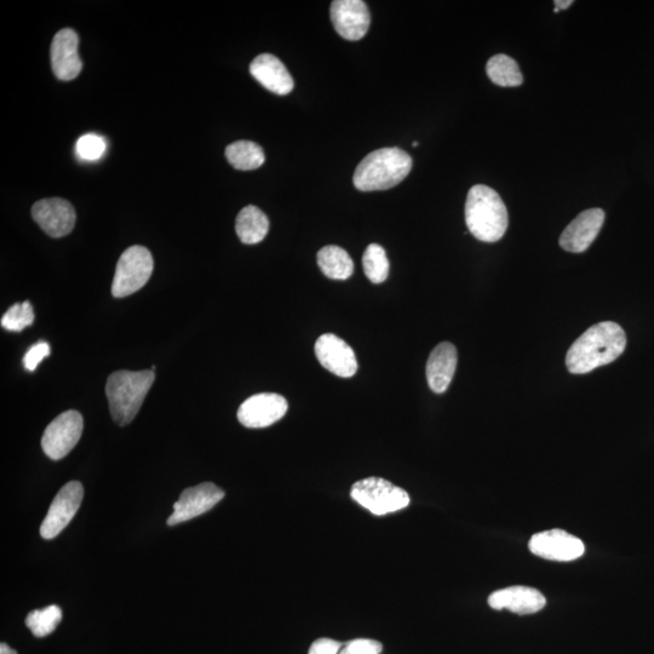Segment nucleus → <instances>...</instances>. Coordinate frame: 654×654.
Here are the masks:
<instances>
[{"label":"nucleus","mask_w":654,"mask_h":654,"mask_svg":"<svg viewBox=\"0 0 654 654\" xmlns=\"http://www.w3.org/2000/svg\"><path fill=\"white\" fill-rule=\"evenodd\" d=\"M627 347V335L612 321L596 324L572 344L566 355L567 370L584 375L617 360Z\"/></svg>","instance_id":"obj_1"},{"label":"nucleus","mask_w":654,"mask_h":654,"mask_svg":"<svg viewBox=\"0 0 654 654\" xmlns=\"http://www.w3.org/2000/svg\"><path fill=\"white\" fill-rule=\"evenodd\" d=\"M412 158L403 149L381 148L361 160L353 183L361 192L387 191L403 182L412 169Z\"/></svg>","instance_id":"obj_2"},{"label":"nucleus","mask_w":654,"mask_h":654,"mask_svg":"<svg viewBox=\"0 0 654 654\" xmlns=\"http://www.w3.org/2000/svg\"><path fill=\"white\" fill-rule=\"evenodd\" d=\"M466 223L474 238L484 243H496L507 232L509 217L506 204L490 187L470 188L466 202Z\"/></svg>","instance_id":"obj_3"},{"label":"nucleus","mask_w":654,"mask_h":654,"mask_svg":"<svg viewBox=\"0 0 654 654\" xmlns=\"http://www.w3.org/2000/svg\"><path fill=\"white\" fill-rule=\"evenodd\" d=\"M154 380L152 370H122L108 377L106 395L114 422L124 427L135 420Z\"/></svg>","instance_id":"obj_4"},{"label":"nucleus","mask_w":654,"mask_h":654,"mask_svg":"<svg viewBox=\"0 0 654 654\" xmlns=\"http://www.w3.org/2000/svg\"><path fill=\"white\" fill-rule=\"evenodd\" d=\"M351 497L359 506L381 516L409 507L407 492L381 478H367L352 486Z\"/></svg>","instance_id":"obj_5"},{"label":"nucleus","mask_w":654,"mask_h":654,"mask_svg":"<svg viewBox=\"0 0 654 654\" xmlns=\"http://www.w3.org/2000/svg\"><path fill=\"white\" fill-rule=\"evenodd\" d=\"M153 268L151 251L145 246L135 245L126 249L117 263L112 295L116 298H123L135 294L148 283Z\"/></svg>","instance_id":"obj_6"},{"label":"nucleus","mask_w":654,"mask_h":654,"mask_svg":"<svg viewBox=\"0 0 654 654\" xmlns=\"http://www.w3.org/2000/svg\"><path fill=\"white\" fill-rule=\"evenodd\" d=\"M83 429V416L78 411L62 412L43 434L42 449L45 455L53 461L62 460L76 447Z\"/></svg>","instance_id":"obj_7"},{"label":"nucleus","mask_w":654,"mask_h":654,"mask_svg":"<svg viewBox=\"0 0 654 654\" xmlns=\"http://www.w3.org/2000/svg\"><path fill=\"white\" fill-rule=\"evenodd\" d=\"M84 497L83 485L79 481H71L57 493L49 512L40 526V536L53 539L60 535L77 514Z\"/></svg>","instance_id":"obj_8"},{"label":"nucleus","mask_w":654,"mask_h":654,"mask_svg":"<svg viewBox=\"0 0 654 654\" xmlns=\"http://www.w3.org/2000/svg\"><path fill=\"white\" fill-rule=\"evenodd\" d=\"M289 410L288 400L275 393H261L246 399L238 410V420L246 428H267Z\"/></svg>","instance_id":"obj_9"},{"label":"nucleus","mask_w":654,"mask_h":654,"mask_svg":"<svg viewBox=\"0 0 654 654\" xmlns=\"http://www.w3.org/2000/svg\"><path fill=\"white\" fill-rule=\"evenodd\" d=\"M225 498V491L212 483L188 487L174 504V513L168 519L169 526H175L197 516L208 513Z\"/></svg>","instance_id":"obj_10"},{"label":"nucleus","mask_w":654,"mask_h":654,"mask_svg":"<svg viewBox=\"0 0 654 654\" xmlns=\"http://www.w3.org/2000/svg\"><path fill=\"white\" fill-rule=\"evenodd\" d=\"M321 366L331 374L351 378L358 371L357 355L346 341L334 334L321 335L314 347Z\"/></svg>","instance_id":"obj_11"},{"label":"nucleus","mask_w":654,"mask_h":654,"mask_svg":"<svg viewBox=\"0 0 654 654\" xmlns=\"http://www.w3.org/2000/svg\"><path fill=\"white\" fill-rule=\"evenodd\" d=\"M330 14L332 25L344 39L357 42L369 31L371 15L363 0H335Z\"/></svg>","instance_id":"obj_12"},{"label":"nucleus","mask_w":654,"mask_h":654,"mask_svg":"<svg viewBox=\"0 0 654 654\" xmlns=\"http://www.w3.org/2000/svg\"><path fill=\"white\" fill-rule=\"evenodd\" d=\"M529 548L539 558L562 562L577 560L585 552L581 539L562 530L537 533L531 538Z\"/></svg>","instance_id":"obj_13"},{"label":"nucleus","mask_w":654,"mask_h":654,"mask_svg":"<svg viewBox=\"0 0 654 654\" xmlns=\"http://www.w3.org/2000/svg\"><path fill=\"white\" fill-rule=\"evenodd\" d=\"M32 216L39 227L53 238L70 234L77 218L72 204L61 198L39 200L33 205Z\"/></svg>","instance_id":"obj_14"},{"label":"nucleus","mask_w":654,"mask_h":654,"mask_svg":"<svg viewBox=\"0 0 654 654\" xmlns=\"http://www.w3.org/2000/svg\"><path fill=\"white\" fill-rule=\"evenodd\" d=\"M605 222V212L601 209H589L579 214L560 237V246L572 254L587 251L598 237Z\"/></svg>","instance_id":"obj_15"},{"label":"nucleus","mask_w":654,"mask_h":654,"mask_svg":"<svg viewBox=\"0 0 654 654\" xmlns=\"http://www.w3.org/2000/svg\"><path fill=\"white\" fill-rule=\"evenodd\" d=\"M78 34L65 28L57 32L51 44V67L57 79L70 82L83 70V61L78 54Z\"/></svg>","instance_id":"obj_16"},{"label":"nucleus","mask_w":654,"mask_h":654,"mask_svg":"<svg viewBox=\"0 0 654 654\" xmlns=\"http://www.w3.org/2000/svg\"><path fill=\"white\" fill-rule=\"evenodd\" d=\"M547 604L544 595L535 588L510 587L497 590L490 595L489 605L493 610H509L518 615H532Z\"/></svg>","instance_id":"obj_17"},{"label":"nucleus","mask_w":654,"mask_h":654,"mask_svg":"<svg viewBox=\"0 0 654 654\" xmlns=\"http://www.w3.org/2000/svg\"><path fill=\"white\" fill-rule=\"evenodd\" d=\"M457 349L450 342L436 346L429 355L426 367L428 386L435 394L449 389L457 369Z\"/></svg>","instance_id":"obj_18"},{"label":"nucleus","mask_w":654,"mask_h":654,"mask_svg":"<svg viewBox=\"0 0 654 654\" xmlns=\"http://www.w3.org/2000/svg\"><path fill=\"white\" fill-rule=\"evenodd\" d=\"M250 73L258 83L274 94L283 96L294 90V78L286 70L284 63L274 55L262 54L257 56L251 62Z\"/></svg>","instance_id":"obj_19"},{"label":"nucleus","mask_w":654,"mask_h":654,"mask_svg":"<svg viewBox=\"0 0 654 654\" xmlns=\"http://www.w3.org/2000/svg\"><path fill=\"white\" fill-rule=\"evenodd\" d=\"M235 232H237L240 242L246 245L261 243L269 232L268 217L256 206H246L237 216Z\"/></svg>","instance_id":"obj_20"},{"label":"nucleus","mask_w":654,"mask_h":654,"mask_svg":"<svg viewBox=\"0 0 654 654\" xmlns=\"http://www.w3.org/2000/svg\"><path fill=\"white\" fill-rule=\"evenodd\" d=\"M318 265L327 278L334 280H347L354 273L352 257L336 245L325 246L318 252Z\"/></svg>","instance_id":"obj_21"},{"label":"nucleus","mask_w":654,"mask_h":654,"mask_svg":"<svg viewBox=\"0 0 654 654\" xmlns=\"http://www.w3.org/2000/svg\"><path fill=\"white\" fill-rule=\"evenodd\" d=\"M228 163L234 169L250 171L261 168L265 164L266 156L263 148L252 141L233 142L226 148Z\"/></svg>","instance_id":"obj_22"},{"label":"nucleus","mask_w":654,"mask_h":654,"mask_svg":"<svg viewBox=\"0 0 654 654\" xmlns=\"http://www.w3.org/2000/svg\"><path fill=\"white\" fill-rule=\"evenodd\" d=\"M486 72L492 83L504 88H514L524 83L518 63L504 54L491 57L487 62Z\"/></svg>","instance_id":"obj_23"},{"label":"nucleus","mask_w":654,"mask_h":654,"mask_svg":"<svg viewBox=\"0 0 654 654\" xmlns=\"http://www.w3.org/2000/svg\"><path fill=\"white\" fill-rule=\"evenodd\" d=\"M61 621V608L56 605H51L43 608V610H34L28 613L26 625L36 638H45V636L54 633L57 625H59Z\"/></svg>","instance_id":"obj_24"},{"label":"nucleus","mask_w":654,"mask_h":654,"mask_svg":"<svg viewBox=\"0 0 654 654\" xmlns=\"http://www.w3.org/2000/svg\"><path fill=\"white\" fill-rule=\"evenodd\" d=\"M364 273L374 284H382L389 274V261L386 250L378 244L367 246L363 256Z\"/></svg>","instance_id":"obj_25"},{"label":"nucleus","mask_w":654,"mask_h":654,"mask_svg":"<svg viewBox=\"0 0 654 654\" xmlns=\"http://www.w3.org/2000/svg\"><path fill=\"white\" fill-rule=\"evenodd\" d=\"M33 323L34 311L30 301L15 303L2 318L3 329L13 332H21Z\"/></svg>","instance_id":"obj_26"},{"label":"nucleus","mask_w":654,"mask_h":654,"mask_svg":"<svg viewBox=\"0 0 654 654\" xmlns=\"http://www.w3.org/2000/svg\"><path fill=\"white\" fill-rule=\"evenodd\" d=\"M106 151V142L101 136L88 134L80 137L77 142L78 156L88 162L99 160Z\"/></svg>","instance_id":"obj_27"},{"label":"nucleus","mask_w":654,"mask_h":654,"mask_svg":"<svg viewBox=\"0 0 654 654\" xmlns=\"http://www.w3.org/2000/svg\"><path fill=\"white\" fill-rule=\"evenodd\" d=\"M381 642L370 639H355L343 645L340 654H381Z\"/></svg>","instance_id":"obj_28"},{"label":"nucleus","mask_w":654,"mask_h":654,"mask_svg":"<svg viewBox=\"0 0 654 654\" xmlns=\"http://www.w3.org/2000/svg\"><path fill=\"white\" fill-rule=\"evenodd\" d=\"M50 355V346L48 342L40 341L34 344L33 347L28 349L24 358V365L27 371L33 372L37 370L40 361L48 358Z\"/></svg>","instance_id":"obj_29"},{"label":"nucleus","mask_w":654,"mask_h":654,"mask_svg":"<svg viewBox=\"0 0 654 654\" xmlns=\"http://www.w3.org/2000/svg\"><path fill=\"white\" fill-rule=\"evenodd\" d=\"M343 645L332 639H319L313 642L308 654H340Z\"/></svg>","instance_id":"obj_30"},{"label":"nucleus","mask_w":654,"mask_h":654,"mask_svg":"<svg viewBox=\"0 0 654 654\" xmlns=\"http://www.w3.org/2000/svg\"><path fill=\"white\" fill-rule=\"evenodd\" d=\"M572 4H573L572 0H565V2L564 0H555L554 2L555 8L558 9L559 11L569 9Z\"/></svg>","instance_id":"obj_31"},{"label":"nucleus","mask_w":654,"mask_h":654,"mask_svg":"<svg viewBox=\"0 0 654 654\" xmlns=\"http://www.w3.org/2000/svg\"><path fill=\"white\" fill-rule=\"evenodd\" d=\"M0 654H17V652L3 642V644L0 645Z\"/></svg>","instance_id":"obj_32"},{"label":"nucleus","mask_w":654,"mask_h":654,"mask_svg":"<svg viewBox=\"0 0 654 654\" xmlns=\"http://www.w3.org/2000/svg\"><path fill=\"white\" fill-rule=\"evenodd\" d=\"M412 146H413V147H417V146H418V142H413V145H412Z\"/></svg>","instance_id":"obj_33"}]
</instances>
